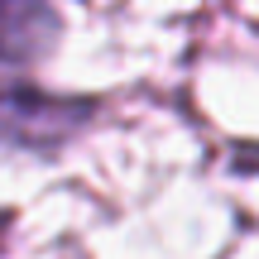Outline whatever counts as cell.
<instances>
[{
	"label": "cell",
	"mask_w": 259,
	"mask_h": 259,
	"mask_svg": "<svg viewBox=\"0 0 259 259\" xmlns=\"http://www.w3.org/2000/svg\"><path fill=\"white\" fill-rule=\"evenodd\" d=\"M96 96H63L34 87L29 77H0V149L58 158L82 130L96 125Z\"/></svg>",
	"instance_id": "6da1fadb"
},
{
	"label": "cell",
	"mask_w": 259,
	"mask_h": 259,
	"mask_svg": "<svg viewBox=\"0 0 259 259\" xmlns=\"http://www.w3.org/2000/svg\"><path fill=\"white\" fill-rule=\"evenodd\" d=\"M67 19L48 0H0V67L34 72L63 48Z\"/></svg>",
	"instance_id": "7a4b0ae2"
}]
</instances>
